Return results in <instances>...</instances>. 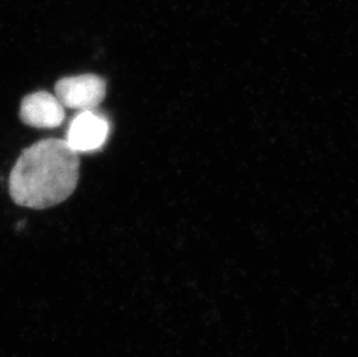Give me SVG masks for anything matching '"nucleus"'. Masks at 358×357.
I'll return each instance as SVG.
<instances>
[{"mask_svg": "<svg viewBox=\"0 0 358 357\" xmlns=\"http://www.w3.org/2000/svg\"><path fill=\"white\" fill-rule=\"evenodd\" d=\"M79 174V155L65 139H43L17 158L8 182L10 197L29 209L57 206L73 194Z\"/></svg>", "mask_w": 358, "mask_h": 357, "instance_id": "obj_1", "label": "nucleus"}, {"mask_svg": "<svg viewBox=\"0 0 358 357\" xmlns=\"http://www.w3.org/2000/svg\"><path fill=\"white\" fill-rule=\"evenodd\" d=\"M107 84L96 74H79L62 78L55 85V95L64 108L95 111L106 98Z\"/></svg>", "mask_w": 358, "mask_h": 357, "instance_id": "obj_2", "label": "nucleus"}, {"mask_svg": "<svg viewBox=\"0 0 358 357\" xmlns=\"http://www.w3.org/2000/svg\"><path fill=\"white\" fill-rule=\"evenodd\" d=\"M110 132L108 118L95 111H79L69 125L65 142L77 153L98 151Z\"/></svg>", "mask_w": 358, "mask_h": 357, "instance_id": "obj_3", "label": "nucleus"}, {"mask_svg": "<svg viewBox=\"0 0 358 357\" xmlns=\"http://www.w3.org/2000/svg\"><path fill=\"white\" fill-rule=\"evenodd\" d=\"M20 118L33 128H57L64 122L65 109L56 95L47 91L35 92L21 102Z\"/></svg>", "mask_w": 358, "mask_h": 357, "instance_id": "obj_4", "label": "nucleus"}]
</instances>
